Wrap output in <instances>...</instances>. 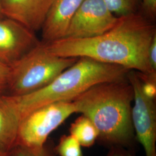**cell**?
<instances>
[{"mask_svg": "<svg viewBox=\"0 0 156 156\" xmlns=\"http://www.w3.org/2000/svg\"><path fill=\"white\" fill-rule=\"evenodd\" d=\"M156 35L154 22L138 12L118 17L116 24L99 36L83 39L62 38L45 43L56 56L86 57L144 74H156L148 60L149 49Z\"/></svg>", "mask_w": 156, "mask_h": 156, "instance_id": "6da1fadb", "label": "cell"}, {"mask_svg": "<svg viewBox=\"0 0 156 156\" xmlns=\"http://www.w3.org/2000/svg\"><path fill=\"white\" fill-rule=\"evenodd\" d=\"M133 101L134 91L127 79L95 84L72 101L76 113L94 124L100 144L132 151L136 140L131 116Z\"/></svg>", "mask_w": 156, "mask_h": 156, "instance_id": "7a4b0ae2", "label": "cell"}, {"mask_svg": "<svg viewBox=\"0 0 156 156\" xmlns=\"http://www.w3.org/2000/svg\"><path fill=\"white\" fill-rule=\"evenodd\" d=\"M123 67L82 57L51 83L22 95L5 94L0 100L19 121L34 110L58 101H73L95 84L127 79Z\"/></svg>", "mask_w": 156, "mask_h": 156, "instance_id": "3957f363", "label": "cell"}, {"mask_svg": "<svg viewBox=\"0 0 156 156\" xmlns=\"http://www.w3.org/2000/svg\"><path fill=\"white\" fill-rule=\"evenodd\" d=\"M51 53L44 42H39L9 66L6 94L22 95L40 89L55 80L78 60Z\"/></svg>", "mask_w": 156, "mask_h": 156, "instance_id": "277c9868", "label": "cell"}, {"mask_svg": "<svg viewBox=\"0 0 156 156\" xmlns=\"http://www.w3.org/2000/svg\"><path fill=\"white\" fill-rule=\"evenodd\" d=\"M75 113L72 101H58L34 110L20 122L16 145L32 149H42L49 135Z\"/></svg>", "mask_w": 156, "mask_h": 156, "instance_id": "5b68a950", "label": "cell"}, {"mask_svg": "<svg viewBox=\"0 0 156 156\" xmlns=\"http://www.w3.org/2000/svg\"><path fill=\"white\" fill-rule=\"evenodd\" d=\"M127 79L134 91L132 122L136 140L143 146L146 156H156V106L155 99L145 94L142 82L134 70H129Z\"/></svg>", "mask_w": 156, "mask_h": 156, "instance_id": "8992f818", "label": "cell"}, {"mask_svg": "<svg viewBox=\"0 0 156 156\" xmlns=\"http://www.w3.org/2000/svg\"><path fill=\"white\" fill-rule=\"evenodd\" d=\"M117 19L102 0H83L71 19L64 38L83 39L99 36L111 30Z\"/></svg>", "mask_w": 156, "mask_h": 156, "instance_id": "52a82bcc", "label": "cell"}, {"mask_svg": "<svg viewBox=\"0 0 156 156\" xmlns=\"http://www.w3.org/2000/svg\"><path fill=\"white\" fill-rule=\"evenodd\" d=\"M39 42L35 33L20 23L0 19V62L10 66Z\"/></svg>", "mask_w": 156, "mask_h": 156, "instance_id": "ba28073f", "label": "cell"}, {"mask_svg": "<svg viewBox=\"0 0 156 156\" xmlns=\"http://www.w3.org/2000/svg\"><path fill=\"white\" fill-rule=\"evenodd\" d=\"M54 0H1L4 16L35 32L40 30Z\"/></svg>", "mask_w": 156, "mask_h": 156, "instance_id": "9c48e42d", "label": "cell"}, {"mask_svg": "<svg viewBox=\"0 0 156 156\" xmlns=\"http://www.w3.org/2000/svg\"><path fill=\"white\" fill-rule=\"evenodd\" d=\"M83 0H54L41 28L43 42L64 37L68 24Z\"/></svg>", "mask_w": 156, "mask_h": 156, "instance_id": "30bf717a", "label": "cell"}, {"mask_svg": "<svg viewBox=\"0 0 156 156\" xmlns=\"http://www.w3.org/2000/svg\"><path fill=\"white\" fill-rule=\"evenodd\" d=\"M19 121L0 100V150L10 152L16 145Z\"/></svg>", "mask_w": 156, "mask_h": 156, "instance_id": "8fae6325", "label": "cell"}, {"mask_svg": "<svg viewBox=\"0 0 156 156\" xmlns=\"http://www.w3.org/2000/svg\"><path fill=\"white\" fill-rule=\"evenodd\" d=\"M69 133L78 140L81 146L85 147H91L98 137V131L94 124L83 115L71 124Z\"/></svg>", "mask_w": 156, "mask_h": 156, "instance_id": "7c38bea8", "label": "cell"}, {"mask_svg": "<svg viewBox=\"0 0 156 156\" xmlns=\"http://www.w3.org/2000/svg\"><path fill=\"white\" fill-rule=\"evenodd\" d=\"M108 9L117 17L138 12L140 0H102Z\"/></svg>", "mask_w": 156, "mask_h": 156, "instance_id": "4fadbf2b", "label": "cell"}, {"mask_svg": "<svg viewBox=\"0 0 156 156\" xmlns=\"http://www.w3.org/2000/svg\"><path fill=\"white\" fill-rule=\"evenodd\" d=\"M57 156H84L81 146L71 135H63L54 147Z\"/></svg>", "mask_w": 156, "mask_h": 156, "instance_id": "5bb4252c", "label": "cell"}, {"mask_svg": "<svg viewBox=\"0 0 156 156\" xmlns=\"http://www.w3.org/2000/svg\"><path fill=\"white\" fill-rule=\"evenodd\" d=\"M54 147L51 149L46 144L42 149H32L16 145L10 151L9 156H57Z\"/></svg>", "mask_w": 156, "mask_h": 156, "instance_id": "9a60e30c", "label": "cell"}, {"mask_svg": "<svg viewBox=\"0 0 156 156\" xmlns=\"http://www.w3.org/2000/svg\"><path fill=\"white\" fill-rule=\"evenodd\" d=\"M141 13L153 22L156 17V0H140Z\"/></svg>", "mask_w": 156, "mask_h": 156, "instance_id": "2e32d148", "label": "cell"}, {"mask_svg": "<svg viewBox=\"0 0 156 156\" xmlns=\"http://www.w3.org/2000/svg\"><path fill=\"white\" fill-rule=\"evenodd\" d=\"M9 66L0 62V97L6 94L9 80Z\"/></svg>", "mask_w": 156, "mask_h": 156, "instance_id": "e0dca14e", "label": "cell"}, {"mask_svg": "<svg viewBox=\"0 0 156 156\" xmlns=\"http://www.w3.org/2000/svg\"><path fill=\"white\" fill-rule=\"evenodd\" d=\"M148 60L152 71L156 73V35L152 39L149 49Z\"/></svg>", "mask_w": 156, "mask_h": 156, "instance_id": "ac0fdd59", "label": "cell"}, {"mask_svg": "<svg viewBox=\"0 0 156 156\" xmlns=\"http://www.w3.org/2000/svg\"><path fill=\"white\" fill-rule=\"evenodd\" d=\"M131 150L120 146L109 147V151L105 156H134Z\"/></svg>", "mask_w": 156, "mask_h": 156, "instance_id": "d6986e66", "label": "cell"}, {"mask_svg": "<svg viewBox=\"0 0 156 156\" xmlns=\"http://www.w3.org/2000/svg\"><path fill=\"white\" fill-rule=\"evenodd\" d=\"M10 152L0 150V156H9Z\"/></svg>", "mask_w": 156, "mask_h": 156, "instance_id": "ffe728a7", "label": "cell"}, {"mask_svg": "<svg viewBox=\"0 0 156 156\" xmlns=\"http://www.w3.org/2000/svg\"><path fill=\"white\" fill-rule=\"evenodd\" d=\"M4 15L3 14L2 12V6H1V0H0V19H2L4 17Z\"/></svg>", "mask_w": 156, "mask_h": 156, "instance_id": "44dd1931", "label": "cell"}]
</instances>
